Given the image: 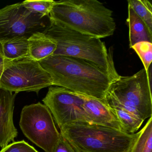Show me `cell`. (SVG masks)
Instances as JSON below:
<instances>
[{
	"mask_svg": "<svg viewBox=\"0 0 152 152\" xmlns=\"http://www.w3.org/2000/svg\"><path fill=\"white\" fill-rule=\"evenodd\" d=\"M50 75L53 86L104 100L113 79L90 62L72 57L51 56L39 62Z\"/></svg>",
	"mask_w": 152,
	"mask_h": 152,
	"instance_id": "obj_1",
	"label": "cell"
},
{
	"mask_svg": "<svg viewBox=\"0 0 152 152\" xmlns=\"http://www.w3.org/2000/svg\"><path fill=\"white\" fill-rule=\"evenodd\" d=\"M49 18L50 21L99 39L112 36L116 29L113 11L97 0L55 1Z\"/></svg>",
	"mask_w": 152,
	"mask_h": 152,
	"instance_id": "obj_2",
	"label": "cell"
},
{
	"mask_svg": "<svg viewBox=\"0 0 152 152\" xmlns=\"http://www.w3.org/2000/svg\"><path fill=\"white\" fill-rule=\"evenodd\" d=\"M43 32L56 42V49L52 56L83 59L98 66L114 80L120 77L115 67L113 54L108 52L101 39L83 34L51 21Z\"/></svg>",
	"mask_w": 152,
	"mask_h": 152,
	"instance_id": "obj_3",
	"label": "cell"
},
{
	"mask_svg": "<svg viewBox=\"0 0 152 152\" xmlns=\"http://www.w3.org/2000/svg\"><path fill=\"white\" fill-rule=\"evenodd\" d=\"M60 130L76 152H129L138 134L86 122L69 123Z\"/></svg>",
	"mask_w": 152,
	"mask_h": 152,
	"instance_id": "obj_4",
	"label": "cell"
},
{
	"mask_svg": "<svg viewBox=\"0 0 152 152\" xmlns=\"http://www.w3.org/2000/svg\"><path fill=\"white\" fill-rule=\"evenodd\" d=\"M150 73L143 68L131 76L120 75L111 83L104 100L122 107L143 121L152 117Z\"/></svg>",
	"mask_w": 152,
	"mask_h": 152,
	"instance_id": "obj_5",
	"label": "cell"
},
{
	"mask_svg": "<svg viewBox=\"0 0 152 152\" xmlns=\"http://www.w3.org/2000/svg\"><path fill=\"white\" fill-rule=\"evenodd\" d=\"M53 86L48 73L38 61L29 56L5 61L0 79V88L12 93L34 91L38 93L44 88Z\"/></svg>",
	"mask_w": 152,
	"mask_h": 152,
	"instance_id": "obj_6",
	"label": "cell"
},
{
	"mask_svg": "<svg viewBox=\"0 0 152 152\" xmlns=\"http://www.w3.org/2000/svg\"><path fill=\"white\" fill-rule=\"evenodd\" d=\"M19 125L24 135L45 152H52L61 136L49 109L40 102L23 107Z\"/></svg>",
	"mask_w": 152,
	"mask_h": 152,
	"instance_id": "obj_7",
	"label": "cell"
},
{
	"mask_svg": "<svg viewBox=\"0 0 152 152\" xmlns=\"http://www.w3.org/2000/svg\"><path fill=\"white\" fill-rule=\"evenodd\" d=\"M48 18L31 13L22 2L6 6L0 10V41L15 37L29 38L43 32L49 25Z\"/></svg>",
	"mask_w": 152,
	"mask_h": 152,
	"instance_id": "obj_8",
	"label": "cell"
},
{
	"mask_svg": "<svg viewBox=\"0 0 152 152\" xmlns=\"http://www.w3.org/2000/svg\"><path fill=\"white\" fill-rule=\"evenodd\" d=\"M42 101L59 129L74 122L92 123L84 109L81 95L58 86H50Z\"/></svg>",
	"mask_w": 152,
	"mask_h": 152,
	"instance_id": "obj_9",
	"label": "cell"
},
{
	"mask_svg": "<svg viewBox=\"0 0 152 152\" xmlns=\"http://www.w3.org/2000/svg\"><path fill=\"white\" fill-rule=\"evenodd\" d=\"M16 93L0 88V147L3 148L18 136L13 121V113Z\"/></svg>",
	"mask_w": 152,
	"mask_h": 152,
	"instance_id": "obj_10",
	"label": "cell"
},
{
	"mask_svg": "<svg viewBox=\"0 0 152 152\" xmlns=\"http://www.w3.org/2000/svg\"><path fill=\"white\" fill-rule=\"evenodd\" d=\"M82 96L85 112L92 123L124 132L116 115L104 100Z\"/></svg>",
	"mask_w": 152,
	"mask_h": 152,
	"instance_id": "obj_11",
	"label": "cell"
},
{
	"mask_svg": "<svg viewBox=\"0 0 152 152\" xmlns=\"http://www.w3.org/2000/svg\"><path fill=\"white\" fill-rule=\"evenodd\" d=\"M28 42L29 56L38 62L52 56L56 49V41L43 32L32 34L28 38Z\"/></svg>",
	"mask_w": 152,
	"mask_h": 152,
	"instance_id": "obj_12",
	"label": "cell"
},
{
	"mask_svg": "<svg viewBox=\"0 0 152 152\" xmlns=\"http://www.w3.org/2000/svg\"><path fill=\"white\" fill-rule=\"evenodd\" d=\"M127 23L129 28V45L130 48L133 45L140 42L146 41L152 43V34L129 5Z\"/></svg>",
	"mask_w": 152,
	"mask_h": 152,
	"instance_id": "obj_13",
	"label": "cell"
},
{
	"mask_svg": "<svg viewBox=\"0 0 152 152\" xmlns=\"http://www.w3.org/2000/svg\"><path fill=\"white\" fill-rule=\"evenodd\" d=\"M28 37H15L0 41L5 61L29 56Z\"/></svg>",
	"mask_w": 152,
	"mask_h": 152,
	"instance_id": "obj_14",
	"label": "cell"
},
{
	"mask_svg": "<svg viewBox=\"0 0 152 152\" xmlns=\"http://www.w3.org/2000/svg\"><path fill=\"white\" fill-rule=\"evenodd\" d=\"M105 103L116 115L125 132L134 134L140 128L144 121L122 107L112 103Z\"/></svg>",
	"mask_w": 152,
	"mask_h": 152,
	"instance_id": "obj_15",
	"label": "cell"
},
{
	"mask_svg": "<svg viewBox=\"0 0 152 152\" xmlns=\"http://www.w3.org/2000/svg\"><path fill=\"white\" fill-rule=\"evenodd\" d=\"M138 132L129 152H152V116Z\"/></svg>",
	"mask_w": 152,
	"mask_h": 152,
	"instance_id": "obj_16",
	"label": "cell"
},
{
	"mask_svg": "<svg viewBox=\"0 0 152 152\" xmlns=\"http://www.w3.org/2000/svg\"><path fill=\"white\" fill-rule=\"evenodd\" d=\"M130 6L137 15L145 23L152 34V6L148 0H128Z\"/></svg>",
	"mask_w": 152,
	"mask_h": 152,
	"instance_id": "obj_17",
	"label": "cell"
},
{
	"mask_svg": "<svg viewBox=\"0 0 152 152\" xmlns=\"http://www.w3.org/2000/svg\"><path fill=\"white\" fill-rule=\"evenodd\" d=\"M22 3L30 12L42 17H46L49 16L55 1L53 0H26Z\"/></svg>",
	"mask_w": 152,
	"mask_h": 152,
	"instance_id": "obj_18",
	"label": "cell"
},
{
	"mask_svg": "<svg viewBox=\"0 0 152 152\" xmlns=\"http://www.w3.org/2000/svg\"><path fill=\"white\" fill-rule=\"evenodd\" d=\"M131 48L136 51L143 63L144 69L148 72L152 61V43L140 42L133 45Z\"/></svg>",
	"mask_w": 152,
	"mask_h": 152,
	"instance_id": "obj_19",
	"label": "cell"
},
{
	"mask_svg": "<svg viewBox=\"0 0 152 152\" xmlns=\"http://www.w3.org/2000/svg\"><path fill=\"white\" fill-rule=\"evenodd\" d=\"M0 152H39L24 140L14 141L2 148Z\"/></svg>",
	"mask_w": 152,
	"mask_h": 152,
	"instance_id": "obj_20",
	"label": "cell"
},
{
	"mask_svg": "<svg viewBox=\"0 0 152 152\" xmlns=\"http://www.w3.org/2000/svg\"><path fill=\"white\" fill-rule=\"evenodd\" d=\"M52 152H76L70 143L61 135Z\"/></svg>",
	"mask_w": 152,
	"mask_h": 152,
	"instance_id": "obj_21",
	"label": "cell"
},
{
	"mask_svg": "<svg viewBox=\"0 0 152 152\" xmlns=\"http://www.w3.org/2000/svg\"><path fill=\"white\" fill-rule=\"evenodd\" d=\"M5 59L2 51V47L0 43V79L3 73L5 67Z\"/></svg>",
	"mask_w": 152,
	"mask_h": 152,
	"instance_id": "obj_22",
	"label": "cell"
}]
</instances>
